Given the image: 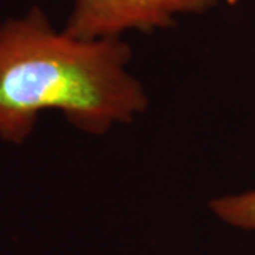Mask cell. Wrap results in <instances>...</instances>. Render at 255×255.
<instances>
[{
    "label": "cell",
    "instance_id": "7a4b0ae2",
    "mask_svg": "<svg viewBox=\"0 0 255 255\" xmlns=\"http://www.w3.org/2000/svg\"><path fill=\"white\" fill-rule=\"evenodd\" d=\"M219 0H74L64 31L82 40L122 38L129 31L153 33L180 16L200 14Z\"/></svg>",
    "mask_w": 255,
    "mask_h": 255
},
{
    "label": "cell",
    "instance_id": "6da1fadb",
    "mask_svg": "<svg viewBox=\"0 0 255 255\" xmlns=\"http://www.w3.org/2000/svg\"><path fill=\"white\" fill-rule=\"evenodd\" d=\"M122 38L82 40L55 30L33 6L0 23V139L20 145L46 111H58L88 135L129 124L147 108V95L129 71Z\"/></svg>",
    "mask_w": 255,
    "mask_h": 255
},
{
    "label": "cell",
    "instance_id": "3957f363",
    "mask_svg": "<svg viewBox=\"0 0 255 255\" xmlns=\"http://www.w3.org/2000/svg\"><path fill=\"white\" fill-rule=\"evenodd\" d=\"M210 209L231 227L255 231V189L219 197L210 203Z\"/></svg>",
    "mask_w": 255,
    "mask_h": 255
}]
</instances>
